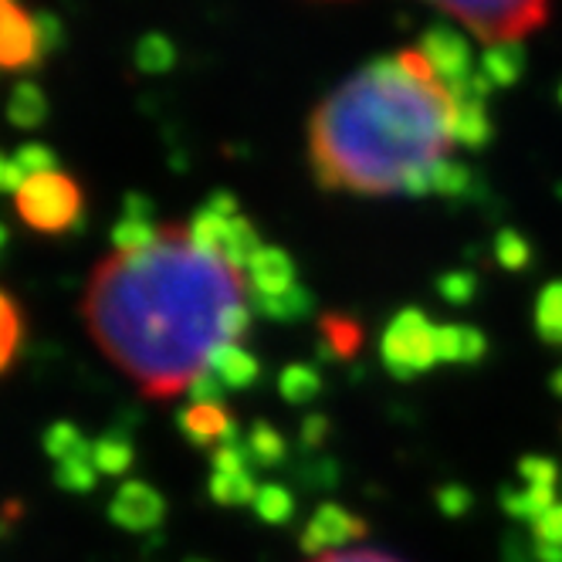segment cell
I'll use <instances>...</instances> for the list:
<instances>
[{"label": "cell", "mask_w": 562, "mask_h": 562, "mask_svg": "<svg viewBox=\"0 0 562 562\" xmlns=\"http://www.w3.org/2000/svg\"><path fill=\"white\" fill-rule=\"evenodd\" d=\"M495 261L505 268V271H526L532 265V245L529 237L521 231H498L495 234Z\"/></svg>", "instance_id": "cell-33"}, {"label": "cell", "mask_w": 562, "mask_h": 562, "mask_svg": "<svg viewBox=\"0 0 562 562\" xmlns=\"http://www.w3.org/2000/svg\"><path fill=\"white\" fill-rule=\"evenodd\" d=\"M380 359L386 373L396 380H414V376L430 373L440 363L437 326L420 308H400L393 315V323L383 329Z\"/></svg>", "instance_id": "cell-4"}, {"label": "cell", "mask_w": 562, "mask_h": 562, "mask_svg": "<svg viewBox=\"0 0 562 562\" xmlns=\"http://www.w3.org/2000/svg\"><path fill=\"white\" fill-rule=\"evenodd\" d=\"M255 512L261 521H268V526H285V521H292V515H295V495L285 485H278V481H268L255 498Z\"/></svg>", "instance_id": "cell-31"}, {"label": "cell", "mask_w": 562, "mask_h": 562, "mask_svg": "<svg viewBox=\"0 0 562 562\" xmlns=\"http://www.w3.org/2000/svg\"><path fill=\"white\" fill-rule=\"evenodd\" d=\"M34 27H37V48H42V58L65 45V24L58 14H52V11L34 14Z\"/></svg>", "instance_id": "cell-40"}, {"label": "cell", "mask_w": 562, "mask_h": 562, "mask_svg": "<svg viewBox=\"0 0 562 562\" xmlns=\"http://www.w3.org/2000/svg\"><path fill=\"white\" fill-rule=\"evenodd\" d=\"M8 119L18 130H37L48 119V99L34 82H18L14 95L8 102Z\"/></svg>", "instance_id": "cell-22"}, {"label": "cell", "mask_w": 562, "mask_h": 562, "mask_svg": "<svg viewBox=\"0 0 562 562\" xmlns=\"http://www.w3.org/2000/svg\"><path fill=\"white\" fill-rule=\"evenodd\" d=\"M204 207H211L214 214H221V217H227V221L240 217V214H237V196H234L231 190H214V193L207 196V204H204Z\"/></svg>", "instance_id": "cell-47"}, {"label": "cell", "mask_w": 562, "mask_h": 562, "mask_svg": "<svg viewBox=\"0 0 562 562\" xmlns=\"http://www.w3.org/2000/svg\"><path fill=\"white\" fill-rule=\"evenodd\" d=\"M245 445H248V454L258 464V471L261 468H278V464H285V458H289V440L281 437V430L271 427L268 420L251 424V430L245 434Z\"/></svg>", "instance_id": "cell-20"}, {"label": "cell", "mask_w": 562, "mask_h": 562, "mask_svg": "<svg viewBox=\"0 0 562 562\" xmlns=\"http://www.w3.org/2000/svg\"><path fill=\"white\" fill-rule=\"evenodd\" d=\"M536 333L546 346H562V278L549 281L536 299Z\"/></svg>", "instance_id": "cell-26"}, {"label": "cell", "mask_w": 562, "mask_h": 562, "mask_svg": "<svg viewBox=\"0 0 562 562\" xmlns=\"http://www.w3.org/2000/svg\"><path fill=\"white\" fill-rule=\"evenodd\" d=\"M278 393L289 400L292 407H308L312 400L323 393V376L312 363H292L278 376Z\"/></svg>", "instance_id": "cell-23"}, {"label": "cell", "mask_w": 562, "mask_h": 562, "mask_svg": "<svg viewBox=\"0 0 562 562\" xmlns=\"http://www.w3.org/2000/svg\"><path fill=\"white\" fill-rule=\"evenodd\" d=\"M434 502H437L440 515H448V518H461V515H468V512H471V505H474V495H471L464 485H440V488L434 492Z\"/></svg>", "instance_id": "cell-41"}, {"label": "cell", "mask_w": 562, "mask_h": 562, "mask_svg": "<svg viewBox=\"0 0 562 562\" xmlns=\"http://www.w3.org/2000/svg\"><path fill=\"white\" fill-rule=\"evenodd\" d=\"M437 352L440 363H454V367H474L485 359L488 352V339L474 326H437Z\"/></svg>", "instance_id": "cell-14"}, {"label": "cell", "mask_w": 562, "mask_h": 562, "mask_svg": "<svg viewBox=\"0 0 562 562\" xmlns=\"http://www.w3.org/2000/svg\"><path fill=\"white\" fill-rule=\"evenodd\" d=\"M526 65H529V52L521 42H498V45H488L485 55H481V71H485V78L498 89L515 86L518 78L526 75Z\"/></svg>", "instance_id": "cell-16"}, {"label": "cell", "mask_w": 562, "mask_h": 562, "mask_svg": "<svg viewBox=\"0 0 562 562\" xmlns=\"http://www.w3.org/2000/svg\"><path fill=\"white\" fill-rule=\"evenodd\" d=\"M559 102H562V86H559Z\"/></svg>", "instance_id": "cell-53"}, {"label": "cell", "mask_w": 562, "mask_h": 562, "mask_svg": "<svg viewBox=\"0 0 562 562\" xmlns=\"http://www.w3.org/2000/svg\"><path fill=\"white\" fill-rule=\"evenodd\" d=\"M552 390L562 396V370H555V373H552Z\"/></svg>", "instance_id": "cell-50"}, {"label": "cell", "mask_w": 562, "mask_h": 562, "mask_svg": "<svg viewBox=\"0 0 562 562\" xmlns=\"http://www.w3.org/2000/svg\"><path fill=\"white\" fill-rule=\"evenodd\" d=\"M123 217H143V221H153L156 207H153V200L143 196V193H126V204H123Z\"/></svg>", "instance_id": "cell-48"}, {"label": "cell", "mask_w": 562, "mask_h": 562, "mask_svg": "<svg viewBox=\"0 0 562 562\" xmlns=\"http://www.w3.org/2000/svg\"><path fill=\"white\" fill-rule=\"evenodd\" d=\"M109 518L126 532H153L167 518V498L146 481H123L109 505Z\"/></svg>", "instance_id": "cell-10"}, {"label": "cell", "mask_w": 562, "mask_h": 562, "mask_svg": "<svg viewBox=\"0 0 562 562\" xmlns=\"http://www.w3.org/2000/svg\"><path fill=\"white\" fill-rule=\"evenodd\" d=\"M451 143L454 102L420 48L363 65L308 119V164L326 190L430 196Z\"/></svg>", "instance_id": "cell-1"}, {"label": "cell", "mask_w": 562, "mask_h": 562, "mask_svg": "<svg viewBox=\"0 0 562 562\" xmlns=\"http://www.w3.org/2000/svg\"><path fill=\"white\" fill-rule=\"evenodd\" d=\"M227 234H231V221L214 214L211 207H200L193 217H190V227H187V237L196 251H207V255H217L224 258V248H227Z\"/></svg>", "instance_id": "cell-19"}, {"label": "cell", "mask_w": 562, "mask_h": 562, "mask_svg": "<svg viewBox=\"0 0 562 562\" xmlns=\"http://www.w3.org/2000/svg\"><path fill=\"white\" fill-rule=\"evenodd\" d=\"M190 562H207V559H190Z\"/></svg>", "instance_id": "cell-52"}, {"label": "cell", "mask_w": 562, "mask_h": 562, "mask_svg": "<svg viewBox=\"0 0 562 562\" xmlns=\"http://www.w3.org/2000/svg\"><path fill=\"white\" fill-rule=\"evenodd\" d=\"M251 305L248 302H237V305H231L227 308V315H224V323H221V339L224 342H237V339H245L248 336V329H251Z\"/></svg>", "instance_id": "cell-42"}, {"label": "cell", "mask_w": 562, "mask_h": 562, "mask_svg": "<svg viewBox=\"0 0 562 562\" xmlns=\"http://www.w3.org/2000/svg\"><path fill=\"white\" fill-rule=\"evenodd\" d=\"M367 536V521L359 518L356 512H349L339 502H323L315 508V515L308 518V526L299 536V546L305 555L318 559V555H329L346 549L349 542L363 539Z\"/></svg>", "instance_id": "cell-8"}, {"label": "cell", "mask_w": 562, "mask_h": 562, "mask_svg": "<svg viewBox=\"0 0 562 562\" xmlns=\"http://www.w3.org/2000/svg\"><path fill=\"white\" fill-rule=\"evenodd\" d=\"M532 539L536 542H549V546H562V502H555L536 526H532Z\"/></svg>", "instance_id": "cell-44"}, {"label": "cell", "mask_w": 562, "mask_h": 562, "mask_svg": "<svg viewBox=\"0 0 562 562\" xmlns=\"http://www.w3.org/2000/svg\"><path fill=\"white\" fill-rule=\"evenodd\" d=\"M240 285L224 258L190 245L187 227H164L149 251L99 268L92 312L112 352L177 390L207 370L227 308L245 302Z\"/></svg>", "instance_id": "cell-2"}, {"label": "cell", "mask_w": 562, "mask_h": 562, "mask_svg": "<svg viewBox=\"0 0 562 562\" xmlns=\"http://www.w3.org/2000/svg\"><path fill=\"white\" fill-rule=\"evenodd\" d=\"M555 488H536V485H526V488H502V508L518 518V521H536L555 505Z\"/></svg>", "instance_id": "cell-21"}, {"label": "cell", "mask_w": 562, "mask_h": 562, "mask_svg": "<svg viewBox=\"0 0 562 562\" xmlns=\"http://www.w3.org/2000/svg\"><path fill=\"white\" fill-rule=\"evenodd\" d=\"M329 434H333V424H329V417H323V414H308V417L302 420V427H299V440H302V448H305V451L326 448Z\"/></svg>", "instance_id": "cell-43"}, {"label": "cell", "mask_w": 562, "mask_h": 562, "mask_svg": "<svg viewBox=\"0 0 562 562\" xmlns=\"http://www.w3.org/2000/svg\"><path fill=\"white\" fill-rule=\"evenodd\" d=\"M434 193L445 200H477L481 180L464 164L445 159V164H437V170H434Z\"/></svg>", "instance_id": "cell-25"}, {"label": "cell", "mask_w": 562, "mask_h": 562, "mask_svg": "<svg viewBox=\"0 0 562 562\" xmlns=\"http://www.w3.org/2000/svg\"><path fill=\"white\" fill-rule=\"evenodd\" d=\"M261 237H258V227L248 221V217H234L231 221V234H227V248H224V261L240 274V271H248L251 261L258 258L261 251Z\"/></svg>", "instance_id": "cell-24"}, {"label": "cell", "mask_w": 562, "mask_h": 562, "mask_svg": "<svg viewBox=\"0 0 562 562\" xmlns=\"http://www.w3.org/2000/svg\"><path fill=\"white\" fill-rule=\"evenodd\" d=\"M187 393H190V404H204V407H224V396L231 393L211 370H200L190 383H187Z\"/></svg>", "instance_id": "cell-36"}, {"label": "cell", "mask_w": 562, "mask_h": 562, "mask_svg": "<svg viewBox=\"0 0 562 562\" xmlns=\"http://www.w3.org/2000/svg\"><path fill=\"white\" fill-rule=\"evenodd\" d=\"M445 14H454L461 24H468L481 42H518L546 24L549 0H430Z\"/></svg>", "instance_id": "cell-3"}, {"label": "cell", "mask_w": 562, "mask_h": 562, "mask_svg": "<svg viewBox=\"0 0 562 562\" xmlns=\"http://www.w3.org/2000/svg\"><path fill=\"white\" fill-rule=\"evenodd\" d=\"M248 281H251V292L258 295H285L299 285V271L289 251L261 248L248 268Z\"/></svg>", "instance_id": "cell-12"}, {"label": "cell", "mask_w": 562, "mask_h": 562, "mask_svg": "<svg viewBox=\"0 0 562 562\" xmlns=\"http://www.w3.org/2000/svg\"><path fill=\"white\" fill-rule=\"evenodd\" d=\"M420 52H424V58L430 61L434 75L440 78V86L448 89V95L461 92V89L471 82V78L477 75L471 42H468V37H464L461 31H454V27H448V24H434V27H427L424 37H420Z\"/></svg>", "instance_id": "cell-7"}, {"label": "cell", "mask_w": 562, "mask_h": 562, "mask_svg": "<svg viewBox=\"0 0 562 562\" xmlns=\"http://www.w3.org/2000/svg\"><path fill=\"white\" fill-rule=\"evenodd\" d=\"M495 136L488 109L481 102H454V143L464 149H485Z\"/></svg>", "instance_id": "cell-17"}, {"label": "cell", "mask_w": 562, "mask_h": 562, "mask_svg": "<svg viewBox=\"0 0 562 562\" xmlns=\"http://www.w3.org/2000/svg\"><path fill=\"white\" fill-rule=\"evenodd\" d=\"M207 370L227 386V390H251L261 376L258 356L240 349L237 342H217L207 356Z\"/></svg>", "instance_id": "cell-13"}, {"label": "cell", "mask_w": 562, "mask_h": 562, "mask_svg": "<svg viewBox=\"0 0 562 562\" xmlns=\"http://www.w3.org/2000/svg\"><path fill=\"white\" fill-rule=\"evenodd\" d=\"M312 562H400V559L373 552V549H359V552H329V555H318Z\"/></svg>", "instance_id": "cell-45"}, {"label": "cell", "mask_w": 562, "mask_h": 562, "mask_svg": "<svg viewBox=\"0 0 562 562\" xmlns=\"http://www.w3.org/2000/svg\"><path fill=\"white\" fill-rule=\"evenodd\" d=\"M55 485L71 495H89L99 485V468L92 458H68L55 471Z\"/></svg>", "instance_id": "cell-32"}, {"label": "cell", "mask_w": 562, "mask_h": 562, "mask_svg": "<svg viewBox=\"0 0 562 562\" xmlns=\"http://www.w3.org/2000/svg\"><path fill=\"white\" fill-rule=\"evenodd\" d=\"M159 237H164V227H156L153 221L143 217H123L112 227V245L119 248V255H143Z\"/></svg>", "instance_id": "cell-27"}, {"label": "cell", "mask_w": 562, "mask_h": 562, "mask_svg": "<svg viewBox=\"0 0 562 562\" xmlns=\"http://www.w3.org/2000/svg\"><path fill=\"white\" fill-rule=\"evenodd\" d=\"M180 434L190 440L193 448H224L227 440L237 437V424L224 407H204V404H190L177 414Z\"/></svg>", "instance_id": "cell-11"}, {"label": "cell", "mask_w": 562, "mask_h": 562, "mask_svg": "<svg viewBox=\"0 0 562 562\" xmlns=\"http://www.w3.org/2000/svg\"><path fill=\"white\" fill-rule=\"evenodd\" d=\"M518 477L526 481V485H536V488H555L559 485V464L552 458H542V454H526L518 461Z\"/></svg>", "instance_id": "cell-35"}, {"label": "cell", "mask_w": 562, "mask_h": 562, "mask_svg": "<svg viewBox=\"0 0 562 562\" xmlns=\"http://www.w3.org/2000/svg\"><path fill=\"white\" fill-rule=\"evenodd\" d=\"M42 61L34 18L18 0H0V68L21 71Z\"/></svg>", "instance_id": "cell-9"}, {"label": "cell", "mask_w": 562, "mask_h": 562, "mask_svg": "<svg viewBox=\"0 0 562 562\" xmlns=\"http://www.w3.org/2000/svg\"><path fill=\"white\" fill-rule=\"evenodd\" d=\"M92 461L102 474H126L133 468V440L126 434H115L109 430L105 437L95 440V448H92Z\"/></svg>", "instance_id": "cell-28"}, {"label": "cell", "mask_w": 562, "mask_h": 562, "mask_svg": "<svg viewBox=\"0 0 562 562\" xmlns=\"http://www.w3.org/2000/svg\"><path fill=\"white\" fill-rule=\"evenodd\" d=\"M4 248H8V227L0 224V251H4Z\"/></svg>", "instance_id": "cell-51"}, {"label": "cell", "mask_w": 562, "mask_h": 562, "mask_svg": "<svg viewBox=\"0 0 562 562\" xmlns=\"http://www.w3.org/2000/svg\"><path fill=\"white\" fill-rule=\"evenodd\" d=\"M18 329H21V323H18V308H14V302H11L4 292H0V370L8 367V359H11V352H14Z\"/></svg>", "instance_id": "cell-39"}, {"label": "cell", "mask_w": 562, "mask_h": 562, "mask_svg": "<svg viewBox=\"0 0 562 562\" xmlns=\"http://www.w3.org/2000/svg\"><path fill=\"white\" fill-rule=\"evenodd\" d=\"M27 183V173L14 164V159H4V156H0V193H4V190H21Z\"/></svg>", "instance_id": "cell-46"}, {"label": "cell", "mask_w": 562, "mask_h": 562, "mask_svg": "<svg viewBox=\"0 0 562 562\" xmlns=\"http://www.w3.org/2000/svg\"><path fill=\"white\" fill-rule=\"evenodd\" d=\"M295 481H299L302 488H333V485H339V464L333 458L305 461L295 471Z\"/></svg>", "instance_id": "cell-37"}, {"label": "cell", "mask_w": 562, "mask_h": 562, "mask_svg": "<svg viewBox=\"0 0 562 562\" xmlns=\"http://www.w3.org/2000/svg\"><path fill=\"white\" fill-rule=\"evenodd\" d=\"M18 214L42 234L82 227V190L65 173H37L18 190Z\"/></svg>", "instance_id": "cell-5"}, {"label": "cell", "mask_w": 562, "mask_h": 562, "mask_svg": "<svg viewBox=\"0 0 562 562\" xmlns=\"http://www.w3.org/2000/svg\"><path fill=\"white\" fill-rule=\"evenodd\" d=\"M323 356L326 359H352L363 349V326L349 315H326L323 318Z\"/></svg>", "instance_id": "cell-18"}, {"label": "cell", "mask_w": 562, "mask_h": 562, "mask_svg": "<svg viewBox=\"0 0 562 562\" xmlns=\"http://www.w3.org/2000/svg\"><path fill=\"white\" fill-rule=\"evenodd\" d=\"M437 295L454 308H464L477 295V278L471 271H445L437 278Z\"/></svg>", "instance_id": "cell-34"}, {"label": "cell", "mask_w": 562, "mask_h": 562, "mask_svg": "<svg viewBox=\"0 0 562 562\" xmlns=\"http://www.w3.org/2000/svg\"><path fill=\"white\" fill-rule=\"evenodd\" d=\"M14 164L27 173V177H37V173H55V153L45 146V143H24L14 156Z\"/></svg>", "instance_id": "cell-38"}, {"label": "cell", "mask_w": 562, "mask_h": 562, "mask_svg": "<svg viewBox=\"0 0 562 562\" xmlns=\"http://www.w3.org/2000/svg\"><path fill=\"white\" fill-rule=\"evenodd\" d=\"M136 68L146 75H164L177 65V45L170 42L167 34H143L139 45L133 52Z\"/></svg>", "instance_id": "cell-29"}, {"label": "cell", "mask_w": 562, "mask_h": 562, "mask_svg": "<svg viewBox=\"0 0 562 562\" xmlns=\"http://www.w3.org/2000/svg\"><path fill=\"white\" fill-rule=\"evenodd\" d=\"M92 448L95 445H89V440L82 437V430H78L75 424H68V420H58V424H52L45 430V451L58 464L68 461V458H92Z\"/></svg>", "instance_id": "cell-30"}, {"label": "cell", "mask_w": 562, "mask_h": 562, "mask_svg": "<svg viewBox=\"0 0 562 562\" xmlns=\"http://www.w3.org/2000/svg\"><path fill=\"white\" fill-rule=\"evenodd\" d=\"M248 305H251V312L271 318V323H305V318L315 312V295L305 285H295L285 295H258V292H251Z\"/></svg>", "instance_id": "cell-15"}, {"label": "cell", "mask_w": 562, "mask_h": 562, "mask_svg": "<svg viewBox=\"0 0 562 562\" xmlns=\"http://www.w3.org/2000/svg\"><path fill=\"white\" fill-rule=\"evenodd\" d=\"M532 549H536V562H562V546H549V542L532 539Z\"/></svg>", "instance_id": "cell-49"}, {"label": "cell", "mask_w": 562, "mask_h": 562, "mask_svg": "<svg viewBox=\"0 0 562 562\" xmlns=\"http://www.w3.org/2000/svg\"><path fill=\"white\" fill-rule=\"evenodd\" d=\"M258 464L248 454L245 437L227 440L224 448L214 451V471H211V498L217 505L237 508V505H255L261 485H258Z\"/></svg>", "instance_id": "cell-6"}]
</instances>
